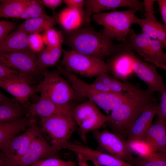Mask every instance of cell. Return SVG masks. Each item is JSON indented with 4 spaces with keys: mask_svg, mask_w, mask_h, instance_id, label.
<instances>
[{
    "mask_svg": "<svg viewBox=\"0 0 166 166\" xmlns=\"http://www.w3.org/2000/svg\"><path fill=\"white\" fill-rule=\"evenodd\" d=\"M92 162L93 163L94 166H101L95 161H93Z\"/></svg>",
    "mask_w": 166,
    "mask_h": 166,
    "instance_id": "cell-46",
    "label": "cell"
},
{
    "mask_svg": "<svg viewBox=\"0 0 166 166\" xmlns=\"http://www.w3.org/2000/svg\"><path fill=\"white\" fill-rule=\"evenodd\" d=\"M144 10V6L128 10L101 12L92 16L94 21L103 26L104 34L110 40L125 41L134 23L135 14Z\"/></svg>",
    "mask_w": 166,
    "mask_h": 166,
    "instance_id": "cell-4",
    "label": "cell"
},
{
    "mask_svg": "<svg viewBox=\"0 0 166 166\" xmlns=\"http://www.w3.org/2000/svg\"><path fill=\"white\" fill-rule=\"evenodd\" d=\"M152 91L139 88L134 95L111 111L105 124L114 133L122 137L140 115L157 99Z\"/></svg>",
    "mask_w": 166,
    "mask_h": 166,
    "instance_id": "cell-2",
    "label": "cell"
},
{
    "mask_svg": "<svg viewBox=\"0 0 166 166\" xmlns=\"http://www.w3.org/2000/svg\"><path fill=\"white\" fill-rule=\"evenodd\" d=\"M41 128L52 139V146L68 141L76 128L72 115H61L40 118Z\"/></svg>",
    "mask_w": 166,
    "mask_h": 166,
    "instance_id": "cell-9",
    "label": "cell"
},
{
    "mask_svg": "<svg viewBox=\"0 0 166 166\" xmlns=\"http://www.w3.org/2000/svg\"><path fill=\"white\" fill-rule=\"evenodd\" d=\"M143 6V2L137 0H87L85 1L84 10L88 21L91 16L105 10L122 7L134 9Z\"/></svg>",
    "mask_w": 166,
    "mask_h": 166,
    "instance_id": "cell-18",
    "label": "cell"
},
{
    "mask_svg": "<svg viewBox=\"0 0 166 166\" xmlns=\"http://www.w3.org/2000/svg\"><path fill=\"white\" fill-rule=\"evenodd\" d=\"M40 1L44 6H45L52 10L56 19L57 17V14L55 12V10L61 3L63 0H41Z\"/></svg>",
    "mask_w": 166,
    "mask_h": 166,
    "instance_id": "cell-42",
    "label": "cell"
},
{
    "mask_svg": "<svg viewBox=\"0 0 166 166\" xmlns=\"http://www.w3.org/2000/svg\"><path fill=\"white\" fill-rule=\"evenodd\" d=\"M63 58L60 61L66 70L74 74L88 77H98L109 73L104 61L73 50H63Z\"/></svg>",
    "mask_w": 166,
    "mask_h": 166,
    "instance_id": "cell-6",
    "label": "cell"
},
{
    "mask_svg": "<svg viewBox=\"0 0 166 166\" xmlns=\"http://www.w3.org/2000/svg\"><path fill=\"white\" fill-rule=\"evenodd\" d=\"M30 166H76V164L72 161H64L57 157H51L38 161Z\"/></svg>",
    "mask_w": 166,
    "mask_h": 166,
    "instance_id": "cell-35",
    "label": "cell"
},
{
    "mask_svg": "<svg viewBox=\"0 0 166 166\" xmlns=\"http://www.w3.org/2000/svg\"><path fill=\"white\" fill-rule=\"evenodd\" d=\"M17 25L14 22L5 20L0 21V43L2 42L10 33L16 28Z\"/></svg>",
    "mask_w": 166,
    "mask_h": 166,
    "instance_id": "cell-37",
    "label": "cell"
},
{
    "mask_svg": "<svg viewBox=\"0 0 166 166\" xmlns=\"http://www.w3.org/2000/svg\"><path fill=\"white\" fill-rule=\"evenodd\" d=\"M28 35L16 29L0 43V53L22 51L30 49Z\"/></svg>",
    "mask_w": 166,
    "mask_h": 166,
    "instance_id": "cell-25",
    "label": "cell"
},
{
    "mask_svg": "<svg viewBox=\"0 0 166 166\" xmlns=\"http://www.w3.org/2000/svg\"><path fill=\"white\" fill-rule=\"evenodd\" d=\"M23 106L15 98H10L0 93V122L14 121L22 118Z\"/></svg>",
    "mask_w": 166,
    "mask_h": 166,
    "instance_id": "cell-24",
    "label": "cell"
},
{
    "mask_svg": "<svg viewBox=\"0 0 166 166\" xmlns=\"http://www.w3.org/2000/svg\"><path fill=\"white\" fill-rule=\"evenodd\" d=\"M75 107L71 103L59 105L49 100L40 98L37 102L29 104L26 116L32 117L38 116L40 118H47L58 115H72Z\"/></svg>",
    "mask_w": 166,
    "mask_h": 166,
    "instance_id": "cell-17",
    "label": "cell"
},
{
    "mask_svg": "<svg viewBox=\"0 0 166 166\" xmlns=\"http://www.w3.org/2000/svg\"><path fill=\"white\" fill-rule=\"evenodd\" d=\"M89 24L90 22H87L83 27L67 32L66 43L71 50L104 61L113 53L117 45L107 38L102 30L97 31Z\"/></svg>",
    "mask_w": 166,
    "mask_h": 166,
    "instance_id": "cell-1",
    "label": "cell"
},
{
    "mask_svg": "<svg viewBox=\"0 0 166 166\" xmlns=\"http://www.w3.org/2000/svg\"><path fill=\"white\" fill-rule=\"evenodd\" d=\"M78 152L87 161H95L101 166H135L110 154L91 149L84 145L80 147Z\"/></svg>",
    "mask_w": 166,
    "mask_h": 166,
    "instance_id": "cell-23",
    "label": "cell"
},
{
    "mask_svg": "<svg viewBox=\"0 0 166 166\" xmlns=\"http://www.w3.org/2000/svg\"><path fill=\"white\" fill-rule=\"evenodd\" d=\"M72 116L78 126L81 138L85 144L87 133L97 130L109 119V115L103 114L96 105L89 100L75 107Z\"/></svg>",
    "mask_w": 166,
    "mask_h": 166,
    "instance_id": "cell-7",
    "label": "cell"
},
{
    "mask_svg": "<svg viewBox=\"0 0 166 166\" xmlns=\"http://www.w3.org/2000/svg\"><path fill=\"white\" fill-rule=\"evenodd\" d=\"M165 46H166V43H165Z\"/></svg>",
    "mask_w": 166,
    "mask_h": 166,
    "instance_id": "cell-47",
    "label": "cell"
},
{
    "mask_svg": "<svg viewBox=\"0 0 166 166\" xmlns=\"http://www.w3.org/2000/svg\"><path fill=\"white\" fill-rule=\"evenodd\" d=\"M57 23L56 19L47 15L26 20L17 29L27 34H39L52 28Z\"/></svg>",
    "mask_w": 166,
    "mask_h": 166,
    "instance_id": "cell-27",
    "label": "cell"
},
{
    "mask_svg": "<svg viewBox=\"0 0 166 166\" xmlns=\"http://www.w3.org/2000/svg\"><path fill=\"white\" fill-rule=\"evenodd\" d=\"M155 66L156 67H159L163 69L166 72V65L156 64L155 65Z\"/></svg>",
    "mask_w": 166,
    "mask_h": 166,
    "instance_id": "cell-45",
    "label": "cell"
},
{
    "mask_svg": "<svg viewBox=\"0 0 166 166\" xmlns=\"http://www.w3.org/2000/svg\"><path fill=\"white\" fill-rule=\"evenodd\" d=\"M161 94L160 102L158 104L156 115L159 118L166 121V88Z\"/></svg>",
    "mask_w": 166,
    "mask_h": 166,
    "instance_id": "cell-39",
    "label": "cell"
},
{
    "mask_svg": "<svg viewBox=\"0 0 166 166\" xmlns=\"http://www.w3.org/2000/svg\"><path fill=\"white\" fill-rule=\"evenodd\" d=\"M126 142L130 153L137 156L146 157L156 152L148 142L141 138H128Z\"/></svg>",
    "mask_w": 166,
    "mask_h": 166,
    "instance_id": "cell-30",
    "label": "cell"
},
{
    "mask_svg": "<svg viewBox=\"0 0 166 166\" xmlns=\"http://www.w3.org/2000/svg\"><path fill=\"white\" fill-rule=\"evenodd\" d=\"M140 138L148 142L155 152H166V121L158 117Z\"/></svg>",
    "mask_w": 166,
    "mask_h": 166,
    "instance_id": "cell-19",
    "label": "cell"
},
{
    "mask_svg": "<svg viewBox=\"0 0 166 166\" xmlns=\"http://www.w3.org/2000/svg\"><path fill=\"white\" fill-rule=\"evenodd\" d=\"M152 38L142 33H135L131 29L126 40L124 43L129 49L136 52L146 62L150 60V46Z\"/></svg>",
    "mask_w": 166,
    "mask_h": 166,
    "instance_id": "cell-22",
    "label": "cell"
},
{
    "mask_svg": "<svg viewBox=\"0 0 166 166\" xmlns=\"http://www.w3.org/2000/svg\"><path fill=\"white\" fill-rule=\"evenodd\" d=\"M128 51L124 42H121L106 62L109 73L123 82L127 81L135 74Z\"/></svg>",
    "mask_w": 166,
    "mask_h": 166,
    "instance_id": "cell-16",
    "label": "cell"
},
{
    "mask_svg": "<svg viewBox=\"0 0 166 166\" xmlns=\"http://www.w3.org/2000/svg\"><path fill=\"white\" fill-rule=\"evenodd\" d=\"M42 36L44 43L48 46H55L62 44L63 42L62 32L52 28L45 31Z\"/></svg>",
    "mask_w": 166,
    "mask_h": 166,
    "instance_id": "cell-33",
    "label": "cell"
},
{
    "mask_svg": "<svg viewBox=\"0 0 166 166\" xmlns=\"http://www.w3.org/2000/svg\"><path fill=\"white\" fill-rule=\"evenodd\" d=\"M42 73L44 78L39 84L40 98L61 105L70 103L75 99L76 94L71 85L58 70L50 72L45 69Z\"/></svg>",
    "mask_w": 166,
    "mask_h": 166,
    "instance_id": "cell-5",
    "label": "cell"
},
{
    "mask_svg": "<svg viewBox=\"0 0 166 166\" xmlns=\"http://www.w3.org/2000/svg\"><path fill=\"white\" fill-rule=\"evenodd\" d=\"M158 104L157 100L149 106L139 117L128 130L129 139L140 138L152 124L156 115Z\"/></svg>",
    "mask_w": 166,
    "mask_h": 166,
    "instance_id": "cell-21",
    "label": "cell"
},
{
    "mask_svg": "<svg viewBox=\"0 0 166 166\" xmlns=\"http://www.w3.org/2000/svg\"><path fill=\"white\" fill-rule=\"evenodd\" d=\"M20 72L0 64V79L13 77L19 75Z\"/></svg>",
    "mask_w": 166,
    "mask_h": 166,
    "instance_id": "cell-38",
    "label": "cell"
},
{
    "mask_svg": "<svg viewBox=\"0 0 166 166\" xmlns=\"http://www.w3.org/2000/svg\"><path fill=\"white\" fill-rule=\"evenodd\" d=\"M58 155V152L46 140L41 130L33 139L24 155L11 166H30L42 159L57 157Z\"/></svg>",
    "mask_w": 166,
    "mask_h": 166,
    "instance_id": "cell-13",
    "label": "cell"
},
{
    "mask_svg": "<svg viewBox=\"0 0 166 166\" xmlns=\"http://www.w3.org/2000/svg\"><path fill=\"white\" fill-rule=\"evenodd\" d=\"M160 12L166 27V0H157Z\"/></svg>",
    "mask_w": 166,
    "mask_h": 166,
    "instance_id": "cell-43",
    "label": "cell"
},
{
    "mask_svg": "<svg viewBox=\"0 0 166 166\" xmlns=\"http://www.w3.org/2000/svg\"><path fill=\"white\" fill-rule=\"evenodd\" d=\"M34 81L33 76L20 73L13 77L0 79V86L27 108L29 98L39 92V84L33 85Z\"/></svg>",
    "mask_w": 166,
    "mask_h": 166,
    "instance_id": "cell-10",
    "label": "cell"
},
{
    "mask_svg": "<svg viewBox=\"0 0 166 166\" xmlns=\"http://www.w3.org/2000/svg\"><path fill=\"white\" fill-rule=\"evenodd\" d=\"M132 164L135 166H166V152H156L146 157L134 158Z\"/></svg>",
    "mask_w": 166,
    "mask_h": 166,
    "instance_id": "cell-31",
    "label": "cell"
},
{
    "mask_svg": "<svg viewBox=\"0 0 166 166\" xmlns=\"http://www.w3.org/2000/svg\"><path fill=\"white\" fill-rule=\"evenodd\" d=\"M96 80L107 86L113 92L124 93L135 89L137 87L128 81L121 82L117 79L109 76V74H104L97 77Z\"/></svg>",
    "mask_w": 166,
    "mask_h": 166,
    "instance_id": "cell-29",
    "label": "cell"
},
{
    "mask_svg": "<svg viewBox=\"0 0 166 166\" xmlns=\"http://www.w3.org/2000/svg\"><path fill=\"white\" fill-rule=\"evenodd\" d=\"M28 44L30 49L35 53L44 49V42L42 35L39 34H31L28 35Z\"/></svg>",
    "mask_w": 166,
    "mask_h": 166,
    "instance_id": "cell-36",
    "label": "cell"
},
{
    "mask_svg": "<svg viewBox=\"0 0 166 166\" xmlns=\"http://www.w3.org/2000/svg\"><path fill=\"white\" fill-rule=\"evenodd\" d=\"M93 136L100 145L110 154L132 164L134 158L123 138L107 130L93 131Z\"/></svg>",
    "mask_w": 166,
    "mask_h": 166,
    "instance_id": "cell-14",
    "label": "cell"
},
{
    "mask_svg": "<svg viewBox=\"0 0 166 166\" xmlns=\"http://www.w3.org/2000/svg\"><path fill=\"white\" fill-rule=\"evenodd\" d=\"M128 49L134 74L146 84L148 89L153 92L163 93L166 88V85L157 71L156 67L142 61L132 50Z\"/></svg>",
    "mask_w": 166,
    "mask_h": 166,
    "instance_id": "cell-11",
    "label": "cell"
},
{
    "mask_svg": "<svg viewBox=\"0 0 166 166\" xmlns=\"http://www.w3.org/2000/svg\"><path fill=\"white\" fill-rule=\"evenodd\" d=\"M57 70L72 87L76 95L86 98L106 112L112 111L131 97L136 91L124 93L104 92L93 87L63 67L57 66Z\"/></svg>",
    "mask_w": 166,
    "mask_h": 166,
    "instance_id": "cell-3",
    "label": "cell"
},
{
    "mask_svg": "<svg viewBox=\"0 0 166 166\" xmlns=\"http://www.w3.org/2000/svg\"><path fill=\"white\" fill-rule=\"evenodd\" d=\"M155 1H143L145 18H140L135 15L134 23L138 25L140 27L141 33L147 35L152 39L159 40L165 45L166 42V27L164 24L158 21L155 17L154 10Z\"/></svg>",
    "mask_w": 166,
    "mask_h": 166,
    "instance_id": "cell-15",
    "label": "cell"
},
{
    "mask_svg": "<svg viewBox=\"0 0 166 166\" xmlns=\"http://www.w3.org/2000/svg\"><path fill=\"white\" fill-rule=\"evenodd\" d=\"M63 1L68 8L74 9L85 13L84 6L85 1L84 0H64Z\"/></svg>",
    "mask_w": 166,
    "mask_h": 166,
    "instance_id": "cell-41",
    "label": "cell"
},
{
    "mask_svg": "<svg viewBox=\"0 0 166 166\" xmlns=\"http://www.w3.org/2000/svg\"><path fill=\"white\" fill-rule=\"evenodd\" d=\"M37 54V66L38 69L42 72L48 67L54 65L50 53L46 47Z\"/></svg>",
    "mask_w": 166,
    "mask_h": 166,
    "instance_id": "cell-34",
    "label": "cell"
},
{
    "mask_svg": "<svg viewBox=\"0 0 166 166\" xmlns=\"http://www.w3.org/2000/svg\"><path fill=\"white\" fill-rule=\"evenodd\" d=\"M41 131L35 120L23 133L11 140L2 149L0 166H11L25 153L34 138Z\"/></svg>",
    "mask_w": 166,
    "mask_h": 166,
    "instance_id": "cell-8",
    "label": "cell"
},
{
    "mask_svg": "<svg viewBox=\"0 0 166 166\" xmlns=\"http://www.w3.org/2000/svg\"><path fill=\"white\" fill-rule=\"evenodd\" d=\"M37 60L36 53L30 49L22 51L0 53V64L32 76L42 73L37 67Z\"/></svg>",
    "mask_w": 166,
    "mask_h": 166,
    "instance_id": "cell-12",
    "label": "cell"
},
{
    "mask_svg": "<svg viewBox=\"0 0 166 166\" xmlns=\"http://www.w3.org/2000/svg\"><path fill=\"white\" fill-rule=\"evenodd\" d=\"M62 45L61 44L53 47H46L50 53L54 65L58 62L63 52Z\"/></svg>",
    "mask_w": 166,
    "mask_h": 166,
    "instance_id": "cell-40",
    "label": "cell"
},
{
    "mask_svg": "<svg viewBox=\"0 0 166 166\" xmlns=\"http://www.w3.org/2000/svg\"><path fill=\"white\" fill-rule=\"evenodd\" d=\"M26 116L18 120L0 122V148L2 149L20 132L26 130L35 120Z\"/></svg>",
    "mask_w": 166,
    "mask_h": 166,
    "instance_id": "cell-20",
    "label": "cell"
},
{
    "mask_svg": "<svg viewBox=\"0 0 166 166\" xmlns=\"http://www.w3.org/2000/svg\"><path fill=\"white\" fill-rule=\"evenodd\" d=\"M47 15L40 0H30L29 5L18 18L27 20Z\"/></svg>",
    "mask_w": 166,
    "mask_h": 166,
    "instance_id": "cell-32",
    "label": "cell"
},
{
    "mask_svg": "<svg viewBox=\"0 0 166 166\" xmlns=\"http://www.w3.org/2000/svg\"><path fill=\"white\" fill-rule=\"evenodd\" d=\"M0 1V17L18 18L29 5L30 0H2Z\"/></svg>",
    "mask_w": 166,
    "mask_h": 166,
    "instance_id": "cell-28",
    "label": "cell"
},
{
    "mask_svg": "<svg viewBox=\"0 0 166 166\" xmlns=\"http://www.w3.org/2000/svg\"><path fill=\"white\" fill-rule=\"evenodd\" d=\"M56 19L67 32L81 28L86 22L85 13L68 7L58 14Z\"/></svg>",
    "mask_w": 166,
    "mask_h": 166,
    "instance_id": "cell-26",
    "label": "cell"
},
{
    "mask_svg": "<svg viewBox=\"0 0 166 166\" xmlns=\"http://www.w3.org/2000/svg\"><path fill=\"white\" fill-rule=\"evenodd\" d=\"M77 158L79 166H89L87 162V160L80 155H77Z\"/></svg>",
    "mask_w": 166,
    "mask_h": 166,
    "instance_id": "cell-44",
    "label": "cell"
}]
</instances>
